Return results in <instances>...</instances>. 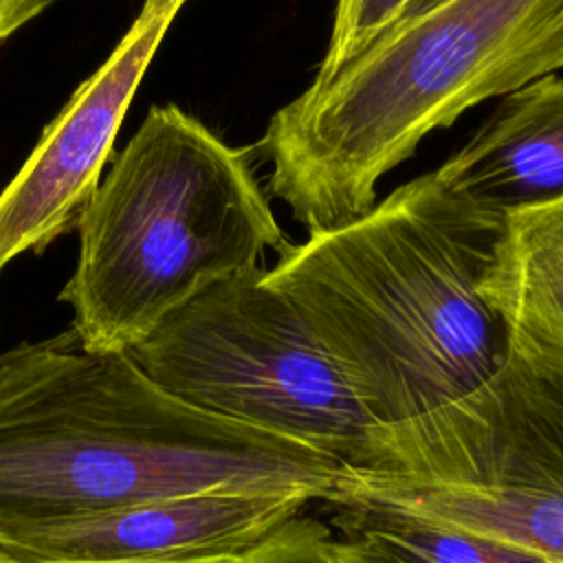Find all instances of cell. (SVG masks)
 Wrapping results in <instances>:
<instances>
[{
    "label": "cell",
    "instance_id": "obj_1",
    "mask_svg": "<svg viewBox=\"0 0 563 563\" xmlns=\"http://www.w3.org/2000/svg\"><path fill=\"white\" fill-rule=\"evenodd\" d=\"M336 460L205 411L73 330L0 354V530L198 493L328 501Z\"/></svg>",
    "mask_w": 563,
    "mask_h": 563
},
{
    "label": "cell",
    "instance_id": "obj_2",
    "mask_svg": "<svg viewBox=\"0 0 563 563\" xmlns=\"http://www.w3.org/2000/svg\"><path fill=\"white\" fill-rule=\"evenodd\" d=\"M506 216L422 174L361 218L279 251L262 279L297 310L383 427L457 400L508 358L486 301Z\"/></svg>",
    "mask_w": 563,
    "mask_h": 563
},
{
    "label": "cell",
    "instance_id": "obj_3",
    "mask_svg": "<svg viewBox=\"0 0 563 563\" xmlns=\"http://www.w3.org/2000/svg\"><path fill=\"white\" fill-rule=\"evenodd\" d=\"M561 68L563 0H440L271 117L268 189L308 235L347 224L427 134Z\"/></svg>",
    "mask_w": 563,
    "mask_h": 563
},
{
    "label": "cell",
    "instance_id": "obj_4",
    "mask_svg": "<svg viewBox=\"0 0 563 563\" xmlns=\"http://www.w3.org/2000/svg\"><path fill=\"white\" fill-rule=\"evenodd\" d=\"M77 231L79 260L59 301L95 352H128L202 288L290 244L246 152L178 106L150 108Z\"/></svg>",
    "mask_w": 563,
    "mask_h": 563
},
{
    "label": "cell",
    "instance_id": "obj_5",
    "mask_svg": "<svg viewBox=\"0 0 563 563\" xmlns=\"http://www.w3.org/2000/svg\"><path fill=\"white\" fill-rule=\"evenodd\" d=\"M334 495L367 497L563 563V372L508 352L471 394L380 424L372 468H350Z\"/></svg>",
    "mask_w": 563,
    "mask_h": 563
},
{
    "label": "cell",
    "instance_id": "obj_6",
    "mask_svg": "<svg viewBox=\"0 0 563 563\" xmlns=\"http://www.w3.org/2000/svg\"><path fill=\"white\" fill-rule=\"evenodd\" d=\"M262 275L257 266L202 288L128 354L194 407L299 442L352 471L372 468L380 424Z\"/></svg>",
    "mask_w": 563,
    "mask_h": 563
},
{
    "label": "cell",
    "instance_id": "obj_7",
    "mask_svg": "<svg viewBox=\"0 0 563 563\" xmlns=\"http://www.w3.org/2000/svg\"><path fill=\"white\" fill-rule=\"evenodd\" d=\"M187 0H145L110 57L48 123L0 194V273L70 229L97 189L130 101Z\"/></svg>",
    "mask_w": 563,
    "mask_h": 563
},
{
    "label": "cell",
    "instance_id": "obj_8",
    "mask_svg": "<svg viewBox=\"0 0 563 563\" xmlns=\"http://www.w3.org/2000/svg\"><path fill=\"white\" fill-rule=\"evenodd\" d=\"M314 499L290 493H198L0 530L13 563H233Z\"/></svg>",
    "mask_w": 563,
    "mask_h": 563
},
{
    "label": "cell",
    "instance_id": "obj_9",
    "mask_svg": "<svg viewBox=\"0 0 563 563\" xmlns=\"http://www.w3.org/2000/svg\"><path fill=\"white\" fill-rule=\"evenodd\" d=\"M435 174L497 216L563 198V77L550 73L504 95Z\"/></svg>",
    "mask_w": 563,
    "mask_h": 563
},
{
    "label": "cell",
    "instance_id": "obj_10",
    "mask_svg": "<svg viewBox=\"0 0 563 563\" xmlns=\"http://www.w3.org/2000/svg\"><path fill=\"white\" fill-rule=\"evenodd\" d=\"M482 292L512 354L563 372V198L506 216Z\"/></svg>",
    "mask_w": 563,
    "mask_h": 563
},
{
    "label": "cell",
    "instance_id": "obj_11",
    "mask_svg": "<svg viewBox=\"0 0 563 563\" xmlns=\"http://www.w3.org/2000/svg\"><path fill=\"white\" fill-rule=\"evenodd\" d=\"M330 523L369 563H552L493 537L444 526L394 506L334 495Z\"/></svg>",
    "mask_w": 563,
    "mask_h": 563
},
{
    "label": "cell",
    "instance_id": "obj_12",
    "mask_svg": "<svg viewBox=\"0 0 563 563\" xmlns=\"http://www.w3.org/2000/svg\"><path fill=\"white\" fill-rule=\"evenodd\" d=\"M409 0H336L332 31L312 81H325L396 24Z\"/></svg>",
    "mask_w": 563,
    "mask_h": 563
},
{
    "label": "cell",
    "instance_id": "obj_13",
    "mask_svg": "<svg viewBox=\"0 0 563 563\" xmlns=\"http://www.w3.org/2000/svg\"><path fill=\"white\" fill-rule=\"evenodd\" d=\"M233 563H369L317 517L303 512Z\"/></svg>",
    "mask_w": 563,
    "mask_h": 563
},
{
    "label": "cell",
    "instance_id": "obj_14",
    "mask_svg": "<svg viewBox=\"0 0 563 563\" xmlns=\"http://www.w3.org/2000/svg\"><path fill=\"white\" fill-rule=\"evenodd\" d=\"M51 0H0V44L20 26L37 18Z\"/></svg>",
    "mask_w": 563,
    "mask_h": 563
},
{
    "label": "cell",
    "instance_id": "obj_15",
    "mask_svg": "<svg viewBox=\"0 0 563 563\" xmlns=\"http://www.w3.org/2000/svg\"><path fill=\"white\" fill-rule=\"evenodd\" d=\"M435 2H440V0H409V4H407V9L402 11L400 20H402V18H409V15H413V13H418V11L427 9V7H431V4H435Z\"/></svg>",
    "mask_w": 563,
    "mask_h": 563
},
{
    "label": "cell",
    "instance_id": "obj_16",
    "mask_svg": "<svg viewBox=\"0 0 563 563\" xmlns=\"http://www.w3.org/2000/svg\"><path fill=\"white\" fill-rule=\"evenodd\" d=\"M0 563H13V561H9L7 556H2V554H0Z\"/></svg>",
    "mask_w": 563,
    "mask_h": 563
}]
</instances>
